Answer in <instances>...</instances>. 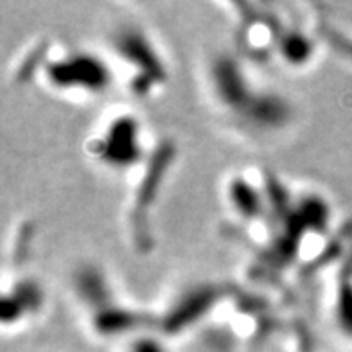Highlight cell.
<instances>
[{"label": "cell", "mask_w": 352, "mask_h": 352, "mask_svg": "<svg viewBox=\"0 0 352 352\" xmlns=\"http://www.w3.org/2000/svg\"><path fill=\"white\" fill-rule=\"evenodd\" d=\"M210 74L218 102L225 110L236 113L241 122L246 121L254 128L263 126L266 131H272V128H280L289 121V104L275 94H255L246 74L230 60V56H219Z\"/></svg>", "instance_id": "cell-1"}, {"label": "cell", "mask_w": 352, "mask_h": 352, "mask_svg": "<svg viewBox=\"0 0 352 352\" xmlns=\"http://www.w3.org/2000/svg\"><path fill=\"white\" fill-rule=\"evenodd\" d=\"M47 81L56 90L102 92L110 76L101 60L90 54H72L54 61L45 69Z\"/></svg>", "instance_id": "cell-2"}, {"label": "cell", "mask_w": 352, "mask_h": 352, "mask_svg": "<svg viewBox=\"0 0 352 352\" xmlns=\"http://www.w3.org/2000/svg\"><path fill=\"white\" fill-rule=\"evenodd\" d=\"M278 49L284 56V61H289L293 65H304L311 56V42L302 33L292 31L284 34L278 40Z\"/></svg>", "instance_id": "cell-4"}, {"label": "cell", "mask_w": 352, "mask_h": 352, "mask_svg": "<svg viewBox=\"0 0 352 352\" xmlns=\"http://www.w3.org/2000/svg\"><path fill=\"white\" fill-rule=\"evenodd\" d=\"M130 352H166V351H164V349L160 347V343H157L155 340L140 338V340H135Z\"/></svg>", "instance_id": "cell-5"}, {"label": "cell", "mask_w": 352, "mask_h": 352, "mask_svg": "<svg viewBox=\"0 0 352 352\" xmlns=\"http://www.w3.org/2000/svg\"><path fill=\"white\" fill-rule=\"evenodd\" d=\"M99 160L110 167H128L140 160L139 124L133 117H117L107 126L104 135L94 144Z\"/></svg>", "instance_id": "cell-3"}]
</instances>
